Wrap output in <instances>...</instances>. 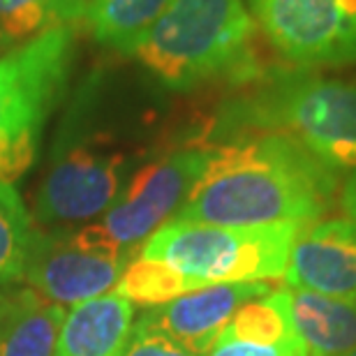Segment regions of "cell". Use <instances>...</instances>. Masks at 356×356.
<instances>
[{"label": "cell", "mask_w": 356, "mask_h": 356, "mask_svg": "<svg viewBox=\"0 0 356 356\" xmlns=\"http://www.w3.org/2000/svg\"><path fill=\"white\" fill-rule=\"evenodd\" d=\"M338 174L284 134L213 146L202 178L172 220L220 227L310 225L329 211Z\"/></svg>", "instance_id": "obj_1"}, {"label": "cell", "mask_w": 356, "mask_h": 356, "mask_svg": "<svg viewBox=\"0 0 356 356\" xmlns=\"http://www.w3.org/2000/svg\"><path fill=\"white\" fill-rule=\"evenodd\" d=\"M130 56L174 90L261 74L245 0H172Z\"/></svg>", "instance_id": "obj_2"}, {"label": "cell", "mask_w": 356, "mask_h": 356, "mask_svg": "<svg viewBox=\"0 0 356 356\" xmlns=\"http://www.w3.org/2000/svg\"><path fill=\"white\" fill-rule=\"evenodd\" d=\"M232 125L284 134L331 169L356 172V83L310 70L277 72L229 106Z\"/></svg>", "instance_id": "obj_3"}, {"label": "cell", "mask_w": 356, "mask_h": 356, "mask_svg": "<svg viewBox=\"0 0 356 356\" xmlns=\"http://www.w3.org/2000/svg\"><path fill=\"white\" fill-rule=\"evenodd\" d=\"M76 26H54L0 54V181L33 167L44 125L70 83Z\"/></svg>", "instance_id": "obj_4"}, {"label": "cell", "mask_w": 356, "mask_h": 356, "mask_svg": "<svg viewBox=\"0 0 356 356\" xmlns=\"http://www.w3.org/2000/svg\"><path fill=\"white\" fill-rule=\"evenodd\" d=\"M303 225L220 227L169 220L139 257L162 261L202 284L280 280Z\"/></svg>", "instance_id": "obj_5"}, {"label": "cell", "mask_w": 356, "mask_h": 356, "mask_svg": "<svg viewBox=\"0 0 356 356\" xmlns=\"http://www.w3.org/2000/svg\"><path fill=\"white\" fill-rule=\"evenodd\" d=\"M213 146H185L146 162L99 220L72 232L83 248L139 257L141 245L172 220L202 178Z\"/></svg>", "instance_id": "obj_6"}, {"label": "cell", "mask_w": 356, "mask_h": 356, "mask_svg": "<svg viewBox=\"0 0 356 356\" xmlns=\"http://www.w3.org/2000/svg\"><path fill=\"white\" fill-rule=\"evenodd\" d=\"M132 155L109 134L65 132L35 202L44 225H76L99 218L130 181Z\"/></svg>", "instance_id": "obj_7"}, {"label": "cell", "mask_w": 356, "mask_h": 356, "mask_svg": "<svg viewBox=\"0 0 356 356\" xmlns=\"http://www.w3.org/2000/svg\"><path fill=\"white\" fill-rule=\"evenodd\" d=\"M282 58L301 70L356 63V0H248Z\"/></svg>", "instance_id": "obj_8"}, {"label": "cell", "mask_w": 356, "mask_h": 356, "mask_svg": "<svg viewBox=\"0 0 356 356\" xmlns=\"http://www.w3.org/2000/svg\"><path fill=\"white\" fill-rule=\"evenodd\" d=\"M132 259L130 254L83 248L72 232H38L28 250L21 282L54 303L76 305L113 291Z\"/></svg>", "instance_id": "obj_9"}, {"label": "cell", "mask_w": 356, "mask_h": 356, "mask_svg": "<svg viewBox=\"0 0 356 356\" xmlns=\"http://www.w3.org/2000/svg\"><path fill=\"white\" fill-rule=\"evenodd\" d=\"M268 291H273L268 282L206 284L165 305H155L137 322L181 345L183 350L206 356L241 305L266 296Z\"/></svg>", "instance_id": "obj_10"}, {"label": "cell", "mask_w": 356, "mask_h": 356, "mask_svg": "<svg viewBox=\"0 0 356 356\" xmlns=\"http://www.w3.org/2000/svg\"><path fill=\"white\" fill-rule=\"evenodd\" d=\"M284 282L324 296L356 301V222L329 218L303 225L291 245Z\"/></svg>", "instance_id": "obj_11"}, {"label": "cell", "mask_w": 356, "mask_h": 356, "mask_svg": "<svg viewBox=\"0 0 356 356\" xmlns=\"http://www.w3.org/2000/svg\"><path fill=\"white\" fill-rule=\"evenodd\" d=\"M134 324V305L109 291L65 312L56 356H120Z\"/></svg>", "instance_id": "obj_12"}, {"label": "cell", "mask_w": 356, "mask_h": 356, "mask_svg": "<svg viewBox=\"0 0 356 356\" xmlns=\"http://www.w3.org/2000/svg\"><path fill=\"white\" fill-rule=\"evenodd\" d=\"M65 310L31 287L0 289V356H56Z\"/></svg>", "instance_id": "obj_13"}, {"label": "cell", "mask_w": 356, "mask_h": 356, "mask_svg": "<svg viewBox=\"0 0 356 356\" xmlns=\"http://www.w3.org/2000/svg\"><path fill=\"white\" fill-rule=\"evenodd\" d=\"M287 291L291 322L308 356H347L356 350V301L308 289Z\"/></svg>", "instance_id": "obj_14"}, {"label": "cell", "mask_w": 356, "mask_h": 356, "mask_svg": "<svg viewBox=\"0 0 356 356\" xmlns=\"http://www.w3.org/2000/svg\"><path fill=\"white\" fill-rule=\"evenodd\" d=\"M172 0H81L79 28L97 44L130 56Z\"/></svg>", "instance_id": "obj_15"}, {"label": "cell", "mask_w": 356, "mask_h": 356, "mask_svg": "<svg viewBox=\"0 0 356 356\" xmlns=\"http://www.w3.org/2000/svg\"><path fill=\"white\" fill-rule=\"evenodd\" d=\"M81 0H0V38L7 47L54 26L79 28Z\"/></svg>", "instance_id": "obj_16"}, {"label": "cell", "mask_w": 356, "mask_h": 356, "mask_svg": "<svg viewBox=\"0 0 356 356\" xmlns=\"http://www.w3.org/2000/svg\"><path fill=\"white\" fill-rule=\"evenodd\" d=\"M199 287H206V284L178 273L176 268L162 264V261L134 257L125 266L123 273H120L118 284L113 287V291H118L132 305L155 308V305H165Z\"/></svg>", "instance_id": "obj_17"}, {"label": "cell", "mask_w": 356, "mask_h": 356, "mask_svg": "<svg viewBox=\"0 0 356 356\" xmlns=\"http://www.w3.org/2000/svg\"><path fill=\"white\" fill-rule=\"evenodd\" d=\"M35 234L19 192L0 181V289L21 282Z\"/></svg>", "instance_id": "obj_18"}, {"label": "cell", "mask_w": 356, "mask_h": 356, "mask_svg": "<svg viewBox=\"0 0 356 356\" xmlns=\"http://www.w3.org/2000/svg\"><path fill=\"white\" fill-rule=\"evenodd\" d=\"M206 356H308V350L298 333L284 340H275V343H264V340L234 338L222 331Z\"/></svg>", "instance_id": "obj_19"}, {"label": "cell", "mask_w": 356, "mask_h": 356, "mask_svg": "<svg viewBox=\"0 0 356 356\" xmlns=\"http://www.w3.org/2000/svg\"><path fill=\"white\" fill-rule=\"evenodd\" d=\"M120 356H197V354L183 350L181 345L172 343L169 338L146 329L139 322H134Z\"/></svg>", "instance_id": "obj_20"}, {"label": "cell", "mask_w": 356, "mask_h": 356, "mask_svg": "<svg viewBox=\"0 0 356 356\" xmlns=\"http://www.w3.org/2000/svg\"><path fill=\"white\" fill-rule=\"evenodd\" d=\"M340 206L347 213V218L356 222V172L350 176V181L345 183L343 195H340Z\"/></svg>", "instance_id": "obj_21"}, {"label": "cell", "mask_w": 356, "mask_h": 356, "mask_svg": "<svg viewBox=\"0 0 356 356\" xmlns=\"http://www.w3.org/2000/svg\"><path fill=\"white\" fill-rule=\"evenodd\" d=\"M7 49H10V47L5 44V40H3V38H0V51H7Z\"/></svg>", "instance_id": "obj_22"}, {"label": "cell", "mask_w": 356, "mask_h": 356, "mask_svg": "<svg viewBox=\"0 0 356 356\" xmlns=\"http://www.w3.org/2000/svg\"><path fill=\"white\" fill-rule=\"evenodd\" d=\"M347 356H356V350H354V352H350V354H347Z\"/></svg>", "instance_id": "obj_23"}]
</instances>
